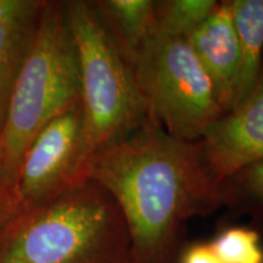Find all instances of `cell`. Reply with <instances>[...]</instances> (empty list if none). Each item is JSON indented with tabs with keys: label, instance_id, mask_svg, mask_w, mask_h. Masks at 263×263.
<instances>
[{
	"label": "cell",
	"instance_id": "obj_1",
	"mask_svg": "<svg viewBox=\"0 0 263 263\" xmlns=\"http://www.w3.org/2000/svg\"><path fill=\"white\" fill-rule=\"evenodd\" d=\"M87 178L120 207L134 263H170L183 223L221 201L197 141L177 139L149 117L98 151Z\"/></svg>",
	"mask_w": 263,
	"mask_h": 263
},
{
	"label": "cell",
	"instance_id": "obj_2",
	"mask_svg": "<svg viewBox=\"0 0 263 263\" xmlns=\"http://www.w3.org/2000/svg\"><path fill=\"white\" fill-rule=\"evenodd\" d=\"M0 263H134L114 197L94 180L68 186L0 230Z\"/></svg>",
	"mask_w": 263,
	"mask_h": 263
},
{
	"label": "cell",
	"instance_id": "obj_3",
	"mask_svg": "<svg viewBox=\"0 0 263 263\" xmlns=\"http://www.w3.org/2000/svg\"><path fill=\"white\" fill-rule=\"evenodd\" d=\"M80 101V66L65 3L44 0L0 132L3 168L12 196L18 167L33 139Z\"/></svg>",
	"mask_w": 263,
	"mask_h": 263
},
{
	"label": "cell",
	"instance_id": "obj_4",
	"mask_svg": "<svg viewBox=\"0 0 263 263\" xmlns=\"http://www.w3.org/2000/svg\"><path fill=\"white\" fill-rule=\"evenodd\" d=\"M65 11L80 66L81 170L88 179V167L95 154L127 136L147 114L133 67L94 3L65 2Z\"/></svg>",
	"mask_w": 263,
	"mask_h": 263
},
{
	"label": "cell",
	"instance_id": "obj_5",
	"mask_svg": "<svg viewBox=\"0 0 263 263\" xmlns=\"http://www.w3.org/2000/svg\"><path fill=\"white\" fill-rule=\"evenodd\" d=\"M132 67L147 117L177 139L196 143L226 114L186 38L154 27Z\"/></svg>",
	"mask_w": 263,
	"mask_h": 263
},
{
	"label": "cell",
	"instance_id": "obj_6",
	"mask_svg": "<svg viewBox=\"0 0 263 263\" xmlns=\"http://www.w3.org/2000/svg\"><path fill=\"white\" fill-rule=\"evenodd\" d=\"M82 129L80 101L52 118L33 139L16 176L15 215L85 180L81 170Z\"/></svg>",
	"mask_w": 263,
	"mask_h": 263
},
{
	"label": "cell",
	"instance_id": "obj_7",
	"mask_svg": "<svg viewBox=\"0 0 263 263\" xmlns=\"http://www.w3.org/2000/svg\"><path fill=\"white\" fill-rule=\"evenodd\" d=\"M197 144L207 171L219 185L263 162V62L250 93L223 114Z\"/></svg>",
	"mask_w": 263,
	"mask_h": 263
},
{
	"label": "cell",
	"instance_id": "obj_8",
	"mask_svg": "<svg viewBox=\"0 0 263 263\" xmlns=\"http://www.w3.org/2000/svg\"><path fill=\"white\" fill-rule=\"evenodd\" d=\"M186 41L211 77L227 112L232 105L240 64L239 39L230 2L218 4Z\"/></svg>",
	"mask_w": 263,
	"mask_h": 263
},
{
	"label": "cell",
	"instance_id": "obj_9",
	"mask_svg": "<svg viewBox=\"0 0 263 263\" xmlns=\"http://www.w3.org/2000/svg\"><path fill=\"white\" fill-rule=\"evenodd\" d=\"M44 0H0V132Z\"/></svg>",
	"mask_w": 263,
	"mask_h": 263
},
{
	"label": "cell",
	"instance_id": "obj_10",
	"mask_svg": "<svg viewBox=\"0 0 263 263\" xmlns=\"http://www.w3.org/2000/svg\"><path fill=\"white\" fill-rule=\"evenodd\" d=\"M230 6L240 48V64L230 105L232 108L254 88L261 71L263 62V0H234L230 2Z\"/></svg>",
	"mask_w": 263,
	"mask_h": 263
},
{
	"label": "cell",
	"instance_id": "obj_11",
	"mask_svg": "<svg viewBox=\"0 0 263 263\" xmlns=\"http://www.w3.org/2000/svg\"><path fill=\"white\" fill-rule=\"evenodd\" d=\"M115 41L130 65L154 27L156 3L150 0H105L95 2Z\"/></svg>",
	"mask_w": 263,
	"mask_h": 263
},
{
	"label": "cell",
	"instance_id": "obj_12",
	"mask_svg": "<svg viewBox=\"0 0 263 263\" xmlns=\"http://www.w3.org/2000/svg\"><path fill=\"white\" fill-rule=\"evenodd\" d=\"M215 0H172L156 4L155 27L173 35L186 38L213 14Z\"/></svg>",
	"mask_w": 263,
	"mask_h": 263
},
{
	"label": "cell",
	"instance_id": "obj_13",
	"mask_svg": "<svg viewBox=\"0 0 263 263\" xmlns=\"http://www.w3.org/2000/svg\"><path fill=\"white\" fill-rule=\"evenodd\" d=\"M223 263H263V249L258 233L244 227L223 230L211 242Z\"/></svg>",
	"mask_w": 263,
	"mask_h": 263
},
{
	"label": "cell",
	"instance_id": "obj_14",
	"mask_svg": "<svg viewBox=\"0 0 263 263\" xmlns=\"http://www.w3.org/2000/svg\"><path fill=\"white\" fill-rule=\"evenodd\" d=\"M180 263H223L210 244H194L183 252Z\"/></svg>",
	"mask_w": 263,
	"mask_h": 263
},
{
	"label": "cell",
	"instance_id": "obj_15",
	"mask_svg": "<svg viewBox=\"0 0 263 263\" xmlns=\"http://www.w3.org/2000/svg\"><path fill=\"white\" fill-rule=\"evenodd\" d=\"M15 215L14 196L10 192L6 184L4 168H3V159L0 153V230Z\"/></svg>",
	"mask_w": 263,
	"mask_h": 263
},
{
	"label": "cell",
	"instance_id": "obj_16",
	"mask_svg": "<svg viewBox=\"0 0 263 263\" xmlns=\"http://www.w3.org/2000/svg\"><path fill=\"white\" fill-rule=\"evenodd\" d=\"M242 173L250 188L263 199V162L249 167Z\"/></svg>",
	"mask_w": 263,
	"mask_h": 263
}]
</instances>
